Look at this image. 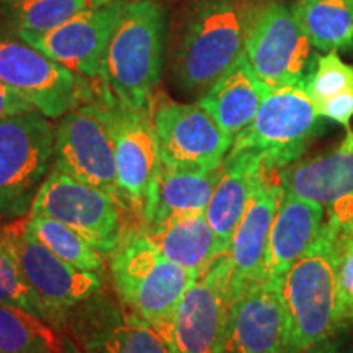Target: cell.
I'll return each mask as SVG.
<instances>
[{"label":"cell","instance_id":"cell-23","mask_svg":"<svg viewBox=\"0 0 353 353\" xmlns=\"http://www.w3.org/2000/svg\"><path fill=\"white\" fill-rule=\"evenodd\" d=\"M141 228L165 259L200 276L228 254L205 213L176 216Z\"/></svg>","mask_w":353,"mask_h":353},{"label":"cell","instance_id":"cell-12","mask_svg":"<svg viewBox=\"0 0 353 353\" xmlns=\"http://www.w3.org/2000/svg\"><path fill=\"white\" fill-rule=\"evenodd\" d=\"M59 332L82 353H172L156 325L113 299L105 288L74 307Z\"/></svg>","mask_w":353,"mask_h":353},{"label":"cell","instance_id":"cell-8","mask_svg":"<svg viewBox=\"0 0 353 353\" xmlns=\"http://www.w3.org/2000/svg\"><path fill=\"white\" fill-rule=\"evenodd\" d=\"M52 169L105 190L120 200L112 101L103 83L95 100L61 118L54 130Z\"/></svg>","mask_w":353,"mask_h":353},{"label":"cell","instance_id":"cell-28","mask_svg":"<svg viewBox=\"0 0 353 353\" xmlns=\"http://www.w3.org/2000/svg\"><path fill=\"white\" fill-rule=\"evenodd\" d=\"M23 228L72 267L83 272L103 273L105 255L61 221L41 214H28L23 218Z\"/></svg>","mask_w":353,"mask_h":353},{"label":"cell","instance_id":"cell-7","mask_svg":"<svg viewBox=\"0 0 353 353\" xmlns=\"http://www.w3.org/2000/svg\"><path fill=\"white\" fill-rule=\"evenodd\" d=\"M0 82L48 118H63L95 100L101 85L56 63L3 26H0Z\"/></svg>","mask_w":353,"mask_h":353},{"label":"cell","instance_id":"cell-27","mask_svg":"<svg viewBox=\"0 0 353 353\" xmlns=\"http://www.w3.org/2000/svg\"><path fill=\"white\" fill-rule=\"evenodd\" d=\"M0 353H65L64 335L26 309L0 304Z\"/></svg>","mask_w":353,"mask_h":353},{"label":"cell","instance_id":"cell-1","mask_svg":"<svg viewBox=\"0 0 353 353\" xmlns=\"http://www.w3.org/2000/svg\"><path fill=\"white\" fill-rule=\"evenodd\" d=\"M262 0H198L188 12L172 61L185 94L203 97L244 54Z\"/></svg>","mask_w":353,"mask_h":353},{"label":"cell","instance_id":"cell-13","mask_svg":"<svg viewBox=\"0 0 353 353\" xmlns=\"http://www.w3.org/2000/svg\"><path fill=\"white\" fill-rule=\"evenodd\" d=\"M232 301V267L224 254L187 291L165 337L172 353H221Z\"/></svg>","mask_w":353,"mask_h":353},{"label":"cell","instance_id":"cell-2","mask_svg":"<svg viewBox=\"0 0 353 353\" xmlns=\"http://www.w3.org/2000/svg\"><path fill=\"white\" fill-rule=\"evenodd\" d=\"M343 237L324 223L306 254L281 280L286 314L285 353H304L342 334L339 319L337 259Z\"/></svg>","mask_w":353,"mask_h":353},{"label":"cell","instance_id":"cell-15","mask_svg":"<svg viewBox=\"0 0 353 353\" xmlns=\"http://www.w3.org/2000/svg\"><path fill=\"white\" fill-rule=\"evenodd\" d=\"M117 145L118 196L130 214L143 223L154 182L162 167L159 141L148 108L132 110L110 94Z\"/></svg>","mask_w":353,"mask_h":353},{"label":"cell","instance_id":"cell-18","mask_svg":"<svg viewBox=\"0 0 353 353\" xmlns=\"http://www.w3.org/2000/svg\"><path fill=\"white\" fill-rule=\"evenodd\" d=\"M278 182L283 192L314 201L325 211L353 200V131L348 128L337 148L278 170Z\"/></svg>","mask_w":353,"mask_h":353},{"label":"cell","instance_id":"cell-32","mask_svg":"<svg viewBox=\"0 0 353 353\" xmlns=\"http://www.w3.org/2000/svg\"><path fill=\"white\" fill-rule=\"evenodd\" d=\"M317 112L324 120L335 121L348 130L353 118V88L324 101L317 107Z\"/></svg>","mask_w":353,"mask_h":353},{"label":"cell","instance_id":"cell-35","mask_svg":"<svg viewBox=\"0 0 353 353\" xmlns=\"http://www.w3.org/2000/svg\"><path fill=\"white\" fill-rule=\"evenodd\" d=\"M64 342H65V353H82V352L77 348L76 343L70 341V339L64 337Z\"/></svg>","mask_w":353,"mask_h":353},{"label":"cell","instance_id":"cell-9","mask_svg":"<svg viewBox=\"0 0 353 353\" xmlns=\"http://www.w3.org/2000/svg\"><path fill=\"white\" fill-rule=\"evenodd\" d=\"M123 203L112 193L52 169L28 214H41L72 228L108 257L126 231Z\"/></svg>","mask_w":353,"mask_h":353},{"label":"cell","instance_id":"cell-29","mask_svg":"<svg viewBox=\"0 0 353 353\" xmlns=\"http://www.w3.org/2000/svg\"><path fill=\"white\" fill-rule=\"evenodd\" d=\"M0 304L26 309L46 321L38 296L23 276L19 260L13 254L2 229H0Z\"/></svg>","mask_w":353,"mask_h":353},{"label":"cell","instance_id":"cell-4","mask_svg":"<svg viewBox=\"0 0 353 353\" xmlns=\"http://www.w3.org/2000/svg\"><path fill=\"white\" fill-rule=\"evenodd\" d=\"M107 259L120 303L165 335L176 306L200 275L165 259L141 226L128 228Z\"/></svg>","mask_w":353,"mask_h":353},{"label":"cell","instance_id":"cell-10","mask_svg":"<svg viewBox=\"0 0 353 353\" xmlns=\"http://www.w3.org/2000/svg\"><path fill=\"white\" fill-rule=\"evenodd\" d=\"M312 48L293 6L280 0L260 2L244 54L265 85L276 88L303 81L317 61Z\"/></svg>","mask_w":353,"mask_h":353},{"label":"cell","instance_id":"cell-33","mask_svg":"<svg viewBox=\"0 0 353 353\" xmlns=\"http://www.w3.org/2000/svg\"><path fill=\"white\" fill-rule=\"evenodd\" d=\"M33 108L34 107L28 100H25L15 90H12L6 83L0 82V120L7 117H13V114L30 112Z\"/></svg>","mask_w":353,"mask_h":353},{"label":"cell","instance_id":"cell-6","mask_svg":"<svg viewBox=\"0 0 353 353\" xmlns=\"http://www.w3.org/2000/svg\"><path fill=\"white\" fill-rule=\"evenodd\" d=\"M50 120L37 108L0 120V218L30 213L52 170L56 126Z\"/></svg>","mask_w":353,"mask_h":353},{"label":"cell","instance_id":"cell-34","mask_svg":"<svg viewBox=\"0 0 353 353\" xmlns=\"http://www.w3.org/2000/svg\"><path fill=\"white\" fill-rule=\"evenodd\" d=\"M304 353H353V343L339 334L316 343L314 347H311Z\"/></svg>","mask_w":353,"mask_h":353},{"label":"cell","instance_id":"cell-26","mask_svg":"<svg viewBox=\"0 0 353 353\" xmlns=\"http://www.w3.org/2000/svg\"><path fill=\"white\" fill-rule=\"evenodd\" d=\"M107 2L110 0H0V23L15 34L43 33Z\"/></svg>","mask_w":353,"mask_h":353},{"label":"cell","instance_id":"cell-14","mask_svg":"<svg viewBox=\"0 0 353 353\" xmlns=\"http://www.w3.org/2000/svg\"><path fill=\"white\" fill-rule=\"evenodd\" d=\"M151 117L162 164L169 167H221L232 138L200 103H180L154 95Z\"/></svg>","mask_w":353,"mask_h":353},{"label":"cell","instance_id":"cell-11","mask_svg":"<svg viewBox=\"0 0 353 353\" xmlns=\"http://www.w3.org/2000/svg\"><path fill=\"white\" fill-rule=\"evenodd\" d=\"M46 321L59 330L74 307L105 288L101 273L83 272L59 259L23 228V219L2 229Z\"/></svg>","mask_w":353,"mask_h":353},{"label":"cell","instance_id":"cell-16","mask_svg":"<svg viewBox=\"0 0 353 353\" xmlns=\"http://www.w3.org/2000/svg\"><path fill=\"white\" fill-rule=\"evenodd\" d=\"M123 7L125 0H110L103 6L77 13L48 32L20 33L17 37L56 63L100 82L110 39L121 19Z\"/></svg>","mask_w":353,"mask_h":353},{"label":"cell","instance_id":"cell-19","mask_svg":"<svg viewBox=\"0 0 353 353\" xmlns=\"http://www.w3.org/2000/svg\"><path fill=\"white\" fill-rule=\"evenodd\" d=\"M270 174L273 172L255 152H229L224 159L223 172L205 216L228 252L247 206Z\"/></svg>","mask_w":353,"mask_h":353},{"label":"cell","instance_id":"cell-21","mask_svg":"<svg viewBox=\"0 0 353 353\" xmlns=\"http://www.w3.org/2000/svg\"><path fill=\"white\" fill-rule=\"evenodd\" d=\"M281 192L280 182H273L272 174L268 175L255 192L239 226L234 231L228 252L232 267V288L263 278L268 239Z\"/></svg>","mask_w":353,"mask_h":353},{"label":"cell","instance_id":"cell-24","mask_svg":"<svg viewBox=\"0 0 353 353\" xmlns=\"http://www.w3.org/2000/svg\"><path fill=\"white\" fill-rule=\"evenodd\" d=\"M268 90L242 54L198 103L234 139L252 123Z\"/></svg>","mask_w":353,"mask_h":353},{"label":"cell","instance_id":"cell-30","mask_svg":"<svg viewBox=\"0 0 353 353\" xmlns=\"http://www.w3.org/2000/svg\"><path fill=\"white\" fill-rule=\"evenodd\" d=\"M307 92L316 108L329 99L353 88V68L343 63L337 52H325L317 56L311 72L306 76Z\"/></svg>","mask_w":353,"mask_h":353},{"label":"cell","instance_id":"cell-22","mask_svg":"<svg viewBox=\"0 0 353 353\" xmlns=\"http://www.w3.org/2000/svg\"><path fill=\"white\" fill-rule=\"evenodd\" d=\"M223 172L221 167H169L162 164L141 226L176 216L203 214Z\"/></svg>","mask_w":353,"mask_h":353},{"label":"cell","instance_id":"cell-3","mask_svg":"<svg viewBox=\"0 0 353 353\" xmlns=\"http://www.w3.org/2000/svg\"><path fill=\"white\" fill-rule=\"evenodd\" d=\"M167 12L154 0L125 2L110 39L100 82L118 103L148 108L164 72Z\"/></svg>","mask_w":353,"mask_h":353},{"label":"cell","instance_id":"cell-31","mask_svg":"<svg viewBox=\"0 0 353 353\" xmlns=\"http://www.w3.org/2000/svg\"><path fill=\"white\" fill-rule=\"evenodd\" d=\"M339 319L342 332L353 324V232L343 237L337 259Z\"/></svg>","mask_w":353,"mask_h":353},{"label":"cell","instance_id":"cell-25","mask_svg":"<svg viewBox=\"0 0 353 353\" xmlns=\"http://www.w3.org/2000/svg\"><path fill=\"white\" fill-rule=\"evenodd\" d=\"M293 10L317 51L353 48V0H299Z\"/></svg>","mask_w":353,"mask_h":353},{"label":"cell","instance_id":"cell-5","mask_svg":"<svg viewBox=\"0 0 353 353\" xmlns=\"http://www.w3.org/2000/svg\"><path fill=\"white\" fill-rule=\"evenodd\" d=\"M324 130V118L307 92L306 77L270 88L255 118L232 141L229 152H255L278 172L303 157Z\"/></svg>","mask_w":353,"mask_h":353},{"label":"cell","instance_id":"cell-20","mask_svg":"<svg viewBox=\"0 0 353 353\" xmlns=\"http://www.w3.org/2000/svg\"><path fill=\"white\" fill-rule=\"evenodd\" d=\"M283 190V188H281ZM325 210L314 201L281 192L268 239L263 278L281 281L286 272L306 254L324 226Z\"/></svg>","mask_w":353,"mask_h":353},{"label":"cell","instance_id":"cell-17","mask_svg":"<svg viewBox=\"0 0 353 353\" xmlns=\"http://www.w3.org/2000/svg\"><path fill=\"white\" fill-rule=\"evenodd\" d=\"M286 314L281 281H250L232 288L221 353H285Z\"/></svg>","mask_w":353,"mask_h":353}]
</instances>
